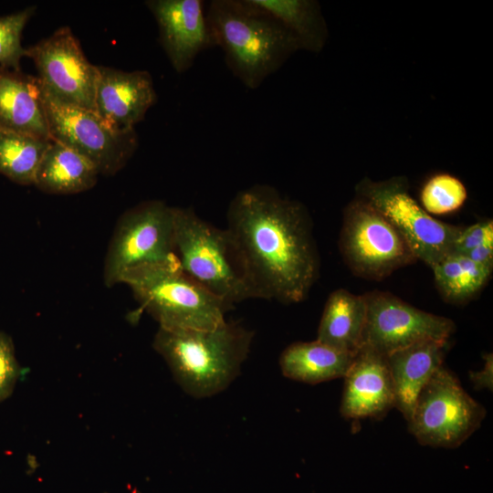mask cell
I'll list each match as a JSON object with an SVG mask.
<instances>
[{
	"label": "cell",
	"instance_id": "6da1fadb",
	"mask_svg": "<svg viewBox=\"0 0 493 493\" xmlns=\"http://www.w3.org/2000/svg\"><path fill=\"white\" fill-rule=\"evenodd\" d=\"M226 221L255 298L293 304L308 297L319 276L320 257L304 205L269 184H257L236 194Z\"/></svg>",
	"mask_w": 493,
	"mask_h": 493
},
{
	"label": "cell",
	"instance_id": "7a4b0ae2",
	"mask_svg": "<svg viewBox=\"0 0 493 493\" xmlns=\"http://www.w3.org/2000/svg\"><path fill=\"white\" fill-rule=\"evenodd\" d=\"M205 12L215 47L249 89L259 88L300 49L292 34L251 0H211Z\"/></svg>",
	"mask_w": 493,
	"mask_h": 493
},
{
	"label": "cell",
	"instance_id": "3957f363",
	"mask_svg": "<svg viewBox=\"0 0 493 493\" xmlns=\"http://www.w3.org/2000/svg\"><path fill=\"white\" fill-rule=\"evenodd\" d=\"M254 331L225 321L211 330L159 327L152 342L180 387L194 398L226 390L240 372Z\"/></svg>",
	"mask_w": 493,
	"mask_h": 493
},
{
	"label": "cell",
	"instance_id": "277c9868",
	"mask_svg": "<svg viewBox=\"0 0 493 493\" xmlns=\"http://www.w3.org/2000/svg\"><path fill=\"white\" fill-rule=\"evenodd\" d=\"M175 250L182 269L230 308L256 299L241 253L226 228L191 207H174Z\"/></svg>",
	"mask_w": 493,
	"mask_h": 493
},
{
	"label": "cell",
	"instance_id": "5b68a950",
	"mask_svg": "<svg viewBox=\"0 0 493 493\" xmlns=\"http://www.w3.org/2000/svg\"><path fill=\"white\" fill-rule=\"evenodd\" d=\"M121 283L131 288L141 308L162 328L215 329L226 321L225 315L231 309L187 275L178 259L132 268Z\"/></svg>",
	"mask_w": 493,
	"mask_h": 493
},
{
	"label": "cell",
	"instance_id": "8992f818",
	"mask_svg": "<svg viewBox=\"0 0 493 493\" xmlns=\"http://www.w3.org/2000/svg\"><path fill=\"white\" fill-rule=\"evenodd\" d=\"M356 197L376 209L401 235L417 260L430 267L453 253L463 227L444 223L426 213L411 195L404 176L386 180L362 179L355 186Z\"/></svg>",
	"mask_w": 493,
	"mask_h": 493
},
{
	"label": "cell",
	"instance_id": "52a82bcc",
	"mask_svg": "<svg viewBox=\"0 0 493 493\" xmlns=\"http://www.w3.org/2000/svg\"><path fill=\"white\" fill-rule=\"evenodd\" d=\"M176 259L174 207L160 200L142 202L117 222L105 257L104 283L112 287L132 268Z\"/></svg>",
	"mask_w": 493,
	"mask_h": 493
},
{
	"label": "cell",
	"instance_id": "ba28073f",
	"mask_svg": "<svg viewBox=\"0 0 493 493\" xmlns=\"http://www.w3.org/2000/svg\"><path fill=\"white\" fill-rule=\"evenodd\" d=\"M485 416V408L443 364L419 393L407 423L419 444L455 448L479 428Z\"/></svg>",
	"mask_w": 493,
	"mask_h": 493
},
{
	"label": "cell",
	"instance_id": "9c48e42d",
	"mask_svg": "<svg viewBox=\"0 0 493 493\" xmlns=\"http://www.w3.org/2000/svg\"><path fill=\"white\" fill-rule=\"evenodd\" d=\"M339 247L359 277L380 280L417 261L395 228L371 205L355 196L343 210Z\"/></svg>",
	"mask_w": 493,
	"mask_h": 493
},
{
	"label": "cell",
	"instance_id": "30bf717a",
	"mask_svg": "<svg viewBox=\"0 0 493 493\" xmlns=\"http://www.w3.org/2000/svg\"><path fill=\"white\" fill-rule=\"evenodd\" d=\"M42 95L51 140L87 158L100 174H115L136 152L134 129L114 130L95 111L59 102L43 90Z\"/></svg>",
	"mask_w": 493,
	"mask_h": 493
},
{
	"label": "cell",
	"instance_id": "8fae6325",
	"mask_svg": "<svg viewBox=\"0 0 493 493\" xmlns=\"http://www.w3.org/2000/svg\"><path fill=\"white\" fill-rule=\"evenodd\" d=\"M34 61L42 90L67 105L95 111L99 68L82 51L70 28L60 27L26 48Z\"/></svg>",
	"mask_w": 493,
	"mask_h": 493
},
{
	"label": "cell",
	"instance_id": "7c38bea8",
	"mask_svg": "<svg viewBox=\"0 0 493 493\" xmlns=\"http://www.w3.org/2000/svg\"><path fill=\"white\" fill-rule=\"evenodd\" d=\"M364 296L362 346L383 355L424 340L448 341L455 330L452 320L419 309L389 292L375 290Z\"/></svg>",
	"mask_w": 493,
	"mask_h": 493
},
{
	"label": "cell",
	"instance_id": "4fadbf2b",
	"mask_svg": "<svg viewBox=\"0 0 493 493\" xmlns=\"http://www.w3.org/2000/svg\"><path fill=\"white\" fill-rule=\"evenodd\" d=\"M158 26L160 43L177 73L189 70L198 55L215 47L202 0L145 2Z\"/></svg>",
	"mask_w": 493,
	"mask_h": 493
},
{
	"label": "cell",
	"instance_id": "5bb4252c",
	"mask_svg": "<svg viewBox=\"0 0 493 493\" xmlns=\"http://www.w3.org/2000/svg\"><path fill=\"white\" fill-rule=\"evenodd\" d=\"M95 112L112 129L129 131L157 101L152 75L98 66Z\"/></svg>",
	"mask_w": 493,
	"mask_h": 493
},
{
	"label": "cell",
	"instance_id": "9a60e30c",
	"mask_svg": "<svg viewBox=\"0 0 493 493\" xmlns=\"http://www.w3.org/2000/svg\"><path fill=\"white\" fill-rule=\"evenodd\" d=\"M343 379L340 407L343 417L380 418L394 407L393 386L385 355L362 346Z\"/></svg>",
	"mask_w": 493,
	"mask_h": 493
},
{
	"label": "cell",
	"instance_id": "2e32d148",
	"mask_svg": "<svg viewBox=\"0 0 493 493\" xmlns=\"http://www.w3.org/2000/svg\"><path fill=\"white\" fill-rule=\"evenodd\" d=\"M448 341L424 340L385 355L394 407L408 422L417 396L433 373L443 365Z\"/></svg>",
	"mask_w": 493,
	"mask_h": 493
},
{
	"label": "cell",
	"instance_id": "e0dca14e",
	"mask_svg": "<svg viewBox=\"0 0 493 493\" xmlns=\"http://www.w3.org/2000/svg\"><path fill=\"white\" fill-rule=\"evenodd\" d=\"M0 130L51 140L37 78L0 67Z\"/></svg>",
	"mask_w": 493,
	"mask_h": 493
},
{
	"label": "cell",
	"instance_id": "ac0fdd59",
	"mask_svg": "<svg viewBox=\"0 0 493 493\" xmlns=\"http://www.w3.org/2000/svg\"><path fill=\"white\" fill-rule=\"evenodd\" d=\"M354 354L317 340L298 341L291 343L282 351L279 366L285 377L316 384L343 378Z\"/></svg>",
	"mask_w": 493,
	"mask_h": 493
},
{
	"label": "cell",
	"instance_id": "d6986e66",
	"mask_svg": "<svg viewBox=\"0 0 493 493\" xmlns=\"http://www.w3.org/2000/svg\"><path fill=\"white\" fill-rule=\"evenodd\" d=\"M366 312L364 295H355L344 288L332 291L325 303L316 340L355 353L362 346Z\"/></svg>",
	"mask_w": 493,
	"mask_h": 493
},
{
	"label": "cell",
	"instance_id": "ffe728a7",
	"mask_svg": "<svg viewBox=\"0 0 493 493\" xmlns=\"http://www.w3.org/2000/svg\"><path fill=\"white\" fill-rule=\"evenodd\" d=\"M99 174L87 158L51 140L37 168L34 185L48 194H78L91 189Z\"/></svg>",
	"mask_w": 493,
	"mask_h": 493
},
{
	"label": "cell",
	"instance_id": "44dd1931",
	"mask_svg": "<svg viewBox=\"0 0 493 493\" xmlns=\"http://www.w3.org/2000/svg\"><path fill=\"white\" fill-rule=\"evenodd\" d=\"M270 14L296 38L300 49L320 52L328 40V26L315 0H251Z\"/></svg>",
	"mask_w": 493,
	"mask_h": 493
},
{
	"label": "cell",
	"instance_id": "7402d4cb",
	"mask_svg": "<svg viewBox=\"0 0 493 493\" xmlns=\"http://www.w3.org/2000/svg\"><path fill=\"white\" fill-rule=\"evenodd\" d=\"M438 290L446 300L463 303L479 292L492 268L480 266L467 256L451 253L431 267Z\"/></svg>",
	"mask_w": 493,
	"mask_h": 493
},
{
	"label": "cell",
	"instance_id": "603a6c76",
	"mask_svg": "<svg viewBox=\"0 0 493 493\" xmlns=\"http://www.w3.org/2000/svg\"><path fill=\"white\" fill-rule=\"evenodd\" d=\"M50 142L30 134L0 130V173L19 184H34Z\"/></svg>",
	"mask_w": 493,
	"mask_h": 493
},
{
	"label": "cell",
	"instance_id": "cb8c5ba5",
	"mask_svg": "<svg viewBox=\"0 0 493 493\" xmlns=\"http://www.w3.org/2000/svg\"><path fill=\"white\" fill-rule=\"evenodd\" d=\"M467 198V191L462 181L446 173L431 176L420 192V205L431 215L455 212Z\"/></svg>",
	"mask_w": 493,
	"mask_h": 493
},
{
	"label": "cell",
	"instance_id": "d4e9b609",
	"mask_svg": "<svg viewBox=\"0 0 493 493\" xmlns=\"http://www.w3.org/2000/svg\"><path fill=\"white\" fill-rule=\"evenodd\" d=\"M37 6H28L11 15L0 16V67L20 70V60L26 56L21 44L23 30Z\"/></svg>",
	"mask_w": 493,
	"mask_h": 493
},
{
	"label": "cell",
	"instance_id": "484cf974",
	"mask_svg": "<svg viewBox=\"0 0 493 493\" xmlns=\"http://www.w3.org/2000/svg\"><path fill=\"white\" fill-rule=\"evenodd\" d=\"M19 373L13 341L7 334L0 331V402L12 394Z\"/></svg>",
	"mask_w": 493,
	"mask_h": 493
},
{
	"label": "cell",
	"instance_id": "4316f807",
	"mask_svg": "<svg viewBox=\"0 0 493 493\" xmlns=\"http://www.w3.org/2000/svg\"><path fill=\"white\" fill-rule=\"evenodd\" d=\"M486 243H493V222L491 219L463 228L455 241L453 253L465 255Z\"/></svg>",
	"mask_w": 493,
	"mask_h": 493
},
{
	"label": "cell",
	"instance_id": "83f0119b",
	"mask_svg": "<svg viewBox=\"0 0 493 493\" xmlns=\"http://www.w3.org/2000/svg\"><path fill=\"white\" fill-rule=\"evenodd\" d=\"M484 367L477 372H470L469 378L476 389H488L492 392L493 389V356L492 353H487L484 356Z\"/></svg>",
	"mask_w": 493,
	"mask_h": 493
},
{
	"label": "cell",
	"instance_id": "f1b7e54d",
	"mask_svg": "<svg viewBox=\"0 0 493 493\" xmlns=\"http://www.w3.org/2000/svg\"><path fill=\"white\" fill-rule=\"evenodd\" d=\"M473 262L487 267H493V243L480 245L467 254H465Z\"/></svg>",
	"mask_w": 493,
	"mask_h": 493
}]
</instances>
